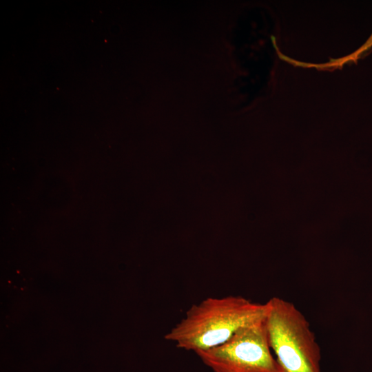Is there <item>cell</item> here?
Here are the masks:
<instances>
[{
  "label": "cell",
  "instance_id": "1",
  "mask_svg": "<svg viewBox=\"0 0 372 372\" xmlns=\"http://www.w3.org/2000/svg\"><path fill=\"white\" fill-rule=\"evenodd\" d=\"M265 304L240 296L209 297L194 304L165 335L186 351L206 350L226 342L240 328L265 316Z\"/></svg>",
  "mask_w": 372,
  "mask_h": 372
},
{
  "label": "cell",
  "instance_id": "2",
  "mask_svg": "<svg viewBox=\"0 0 372 372\" xmlns=\"http://www.w3.org/2000/svg\"><path fill=\"white\" fill-rule=\"evenodd\" d=\"M265 304L269 342L280 372H322L320 347L304 315L280 297Z\"/></svg>",
  "mask_w": 372,
  "mask_h": 372
},
{
  "label": "cell",
  "instance_id": "3",
  "mask_svg": "<svg viewBox=\"0 0 372 372\" xmlns=\"http://www.w3.org/2000/svg\"><path fill=\"white\" fill-rule=\"evenodd\" d=\"M195 353L213 372H280L269 345L265 316L242 327L224 343Z\"/></svg>",
  "mask_w": 372,
  "mask_h": 372
}]
</instances>
